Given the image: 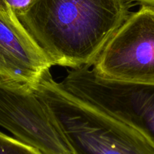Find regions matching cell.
Returning a JSON list of instances; mask_svg holds the SVG:
<instances>
[{
    "instance_id": "cell-4",
    "label": "cell",
    "mask_w": 154,
    "mask_h": 154,
    "mask_svg": "<svg viewBox=\"0 0 154 154\" xmlns=\"http://www.w3.org/2000/svg\"><path fill=\"white\" fill-rule=\"evenodd\" d=\"M60 84L75 97L135 128L154 146V85L105 80L91 67L71 69Z\"/></svg>"
},
{
    "instance_id": "cell-5",
    "label": "cell",
    "mask_w": 154,
    "mask_h": 154,
    "mask_svg": "<svg viewBox=\"0 0 154 154\" xmlns=\"http://www.w3.org/2000/svg\"><path fill=\"white\" fill-rule=\"evenodd\" d=\"M0 125L43 154H75L52 112L33 89L2 76Z\"/></svg>"
},
{
    "instance_id": "cell-7",
    "label": "cell",
    "mask_w": 154,
    "mask_h": 154,
    "mask_svg": "<svg viewBox=\"0 0 154 154\" xmlns=\"http://www.w3.org/2000/svg\"><path fill=\"white\" fill-rule=\"evenodd\" d=\"M0 154H43L32 146L0 131Z\"/></svg>"
},
{
    "instance_id": "cell-9",
    "label": "cell",
    "mask_w": 154,
    "mask_h": 154,
    "mask_svg": "<svg viewBox=\"0 0 154 154\" xmlns=\"http://www.w3.org/2000/svg\"><path fill=\"white\" fill-rule=\"evenodd\" d=\"M128 2L140 4V5H149L154 7V0H127Z\"/></svg>"
},
{
    "instance_id": "cell-8",
    "label": "cell",
    "mask_w": 154,
    "mask_h": 154,
    "mask_svg": "<svg viewBox=\"0 0 154 154\" xmlns=\"http://www.w3.org/2000/svg\"><path fill=\"white\" fill-rule=\"evenodd\" d=\"M32 0H0V5L8 7L17 17L25 12Z\"/></svg>"
},
{
    "instance_id": "cell-1",
    "label": "cell",
    "mask_w": 154,
    "mask_h": 154,
    "mask_svg": "<svg viewBox=\"0 0 154 154\" xmlns=\"http://www.w3.org/2000/svg\"><path fill=\"white\" fill-rule=\"evenodd\" d=\"M132 5L127 0H32L17 18L53 66L91 67Z\"/></svg>"
},
{
    "instance_id": "cell-2",
    "label": "cell",
    "mask_w": 154,
    "mask_h": 154,
    "mask_svg": "<svg viewBox=\"0 0 154 154\" xmlns=\"http://www.w3.org/2000/svg\"><path fill=\"white\" fill-rule=\"evenodd\" d=\"M34 92L47 105L75 154H154L135 128L66 91L46 71Z\"/></svg>"
},
{
    "instance_id": "cell-6",
    "label": "cell",
    "mask_w": 154,
    "mask_h": 154,
    "mask_svg": "<svg viewBox=\"0 0 154 154\" xmlns=\"http://www.w3.org/2000/svg\"><path fill=\"white\" fill-rule=\"evenodd\" d=\"M52 66L14 12L0 5V76L32 88Z\"/></svg>"
},
{
    "instance_id": "cell-3",
    "label": "cell",
    "mask_w": 154,
    "mask_h": 154,
    "mask_svg": "<svg viewBox=\"0 0 154 154\" xmlns=\"http://www.w3.org/2000/svg\"><path fill=\"white\" fill-rule=\"evenodd\" d=\"M91 69L105 80L154 85V7L130 12Z\"/></svg>"
}]
</instances>
